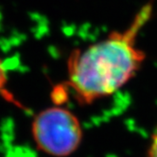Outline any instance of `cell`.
I'll return each mask as SVG.
<instances>
[{
    "mask_svg": "<svg viewBox=\"0 0 157 157\" xmlns=\"http://www.w3.org/2000/svg\"><path fill=\"white\" fill-rule=\"evenodd\" d=\"M7 74L6 70L3 66V63L0 61V93H7L6 91V84H7Z\"/></svg>",
    "mask_w": 157,
    "mask_h": 157,
    "instance_id": "277c9868",
    "label": "cell"
},
{
    "mask_svg": "<svg viewBox=\"0 0 157 157\" xmlns=\"http://www.w3.org/2000/svg\"><path fill=\"white\" fill-rule=\"evenodd\" d=\"M38 149L49 155L64 157L72 154L82 140L80 120L63 107H50L35 117L31 126Z\"/></svg>",
    "mask_w": 157,
    "mask_h": 157,
    "instance_id": "7a4b0ae2",
    "label": "cell"
},
{
    "mask_svg": "<svg viewBox=\"0 0 157 157\" xmlns=\"http://www.w3.org/2000/svg\"><path fill=\"white\" fill-rule=\"evenodd\" d=\"M151 13V4L144 6L125 29L70 54L66 87L78 102L91 104L113 95L136 76L146 58L137 47V37Z\"/></svg>",
    "mask_w": 157,
    "mask_h": 157,
    "instance_id": "6da1fadb",
    "label": "cell"
},
{
    "mask_svg": "<svg viewBox=\"0 0 157 157\" xmlns=\"http://www.w3.org/2000/svg\"><path fill=\"white\" fill-rule=\"evenodd\" d=\"M148 157H157V129L151 136V145L148 151Z\"/></svg>",
    "mask_w": 157,
    "mask_h": 157,
    "instance_id": "3957f363",
    "label": "cell"
}]
</instances>
